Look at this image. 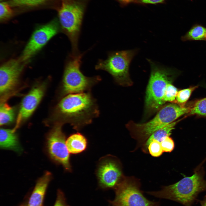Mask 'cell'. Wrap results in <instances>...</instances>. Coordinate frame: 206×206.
<instances>
[{
  "instance_id": "cell-1",
  "label": "cell",
  "mask_w": 206,
  "mask_h": 206,
  "mask_svg": "<svg viewBox=\"0 0 206 206\" xmlns=\"http://www.w3.org/2000/svg\"><path fill=\"white\" fill-rule=\"evenodd\" d=\"M56 112L58 122L70 124L76 130L91 124L100 114L96 100L90 91L66 95L58 104Z\"/></svg>"
},
{
  "instance_id": "cell-2",
  "label": "cell",
  "mask_w": 206,
  "mask_h": 206,
  "mask_svg": "<svg viewBox=\"0 0 206 206\" xmlns=\"http://www.w3.org/2000/svg\"><path fill=\"white\" fill-rule=\"evenodd\" d=\"M202 170L191 176L185 177L177 182L163 186L159 191L147 193L155 197L169 199L185 206H193L201 193L206 191V180Z\"/></svg>"
},
{
  "instance_id": "cell-3",
  "label": "cell",
  "mask_w": 206,
  "mask_h": 206,
  "mask_svg": "<svg viewBox=\"0 0 206 206\" xmlns=\"http://www.w3.org/2000/svg\"><path fill=\"white\" fill-rule=\"evenodd\" d=\"M191 108L174 104H169L162 107L150 121L142 123L130 121L126 125V127L132 137L137 141L138 144L144 145L154 132L189 112Z\"/></svg>"
},
{
  "instance_id": "cell-4",
  "label": "cell",
  "mask_w": 206,
  "mask_h": 206,
  "mask_svg": "<svg viewBox=\"0 0 206 206\" xmlns=\"http://www.w3.org/2000/svg\"><path fill=\"white\" fill-rule=\"evenodd\" d=\"M151 68L145 100L144 114L148 116L160 110L165 103L164 97L167 84L171 83L174 69L147 59Z\"/></svg>"
},
{
  "instance_id": "cell-5",
  "label": "cell",
  "mask_w": 206,
  "mask_h": 206,
  "mask_svg": "<svg viewBox=\"0 0 206 206\" xmlns=\"http://www.w3.org/2000/svg\"><path fill=\"white\" fill-rule=\"evenodd\" d=\"M91 0H60L59 17L71 43L73 54L79 53L78 42L84 17Z\"/></svg>"
},
{
  "instance_id": "cell-6",
  "label": "cell",
  "mask_w": 206,
  "mask_h": 206,
  "mask_svg": "<svg viewBox=\"0 0 206 206\" xmlns=\"http://www.w3.org/2000/svg\"><path fill=\"white\" fill-rule=\"evenodd\" d=\"M84 53H71L66 63L63 76L61 89L63 96L89 91L101 80L99 76L88 77L80 70L82 59Z\"/></svg>"
},
{
  "instance_id": "cell-7",
  "label": "cell",
  "mask_w": 206,
  "mask_h": 206,
  "mask_svg": "<svg viewBox=\"0 0 206 206\" xmlns=\"http://www.w3.org/2000/svg\"><path fill=\"white\" fill-rule=\"evenodd\" d=\"M138 50L136 49L111 52L105 60H100L95 66L109 73L118 84L124 86L132 84L129 73L130 65Z\"/></svg>"
},
{
  "instance_id": "cell-8",
  "label": "cell",
  "mask_w": 206,
  "mask_h": 206,
  "mask_svg": "<svg viewBox=\"0 0 206 206\" xmlns=\"http://www.w3.org/2000/svg\"><path fill=\"white\" fill-rule=\"evenodd\" d=\"M138 181L124 177L115 188V197L111 201L115 206H159V202L150 201L143 195Z\"/></svg>"
},
{
  "instance_id": "cell-9",
  "label": "cell",
  "mask_w": 206,
  "mask_h": 206,
  "mask_svg": "<svg viewBox=\"0 0 206 206\" xmlns=\"http://www.w3.org/2000/svg\"><path fill=\"white\" fill-rule=\"evenodd\" d=\"M63 124L58 122L51 130L47 137V146L51 157L61 165L64 169L72 171L70 162V153L66 145V137L62 130Z\"/></svg>"
},
{
  "instance_id": "cell-10",
  "label": "cell",
  "mask_w": 206,
  "mask_h": 206,
  "mask_svg": "<svg viewBox=\"0 0 206 206\" xmlns=\"http://www.w3.org/2000/svg\"><path fill=\"white\" fill-rule=\"evenodd\" d=\"M96 174L100 185L105 188L115 189L124 177L119 162L110 155L100 159Z\"/></svg>"
},
{
  "instance_id": "cell-11",
  "label": "cell",
  "mask_w": 206,
  "mask_h": 206,
  "mask_svg": "<svg viewBox=\"0 0 206 206\" xmlns=\"http://www.w3.org/2000/svg\"><path fill=\"white\" fill-rule=\"evenodd\" d=\"M59 27L54 21L36 30L24 49L20 58L23 62L29 59L58 32Z\"/></svg>"
},
{
  "instance_id": "cell-12",
  "label": "cell",
  "mask_w": 206,
  "mask_h": 206,
  "mask_svg": "<svg viewBox=\"0 0 206 206\" xmlns=\"http://www.w3.org/2000/svg\"><path fill=\"white\" fill-rule=\"evenodd\" d=\"M20 58L9 60L3 64L0 70V93L3 95L13 90L17 84L23 67Z\"/></svg>"
},
{
  "instance_id": "cell-13",
  "label": "cell",
  "mask_w": 206,
  "mask_h": 206,
  "mask_svg": "<svg viewBox=\"0 0 206 206\" xmlns=\"http://www.w3.org/2000/svg\"><path fill=\"white\" fill-rule=\"evenodd\" d=\"M46 83H43L33 88L24 97L21 102L16 126L15 131L21 123L29 118L40 102L46 87Z\"/></svg>"
},
{
  "instance_id": "cell-14",
  "label": "cell",
  "mask_w": 206,
  "mask_h": 206,
  "mask_svg": "<svg viewBox=\"0 0 206 206\" xmlns=\"http://www.w3.org/2000/svg\"><path fill=\"white\" fill-rule=\"evenodd\" d=\"M51 179V174L46 172L37 181L26 206H42L46 190Z\"/></svg>"
},
{
  "instance_id": "cell-15",
  "label": "cell",
  "mask_w": 206,
  "mask_h": 206,
  "mask_svg": "<svg viewBox=\"0 0 206 206\" xmlns=\"http://www.w3.org/2000/svg\"><path fill=\"white\" fill-rule=\"evenodd\" d=\"M15 132L13 129H1L0 147L2 149L11 150L20 153L22 149Z\"/></svg>"
},
{
  "instance_id": "cell-16",
  "label": "cell",
  "mask_w": 206,
  "mask_h": 206,
  "mask_svg": "<svg viewBox=\"0 0 206 206\" xmlns=\"http://www.w3.org/2000/svg\"><path fill=\"white\" fill-rule=\"evenodd\" d=\"M66 146L70 153H80L86 149L88 141L86 137L79 132L71 135L66 141Z\"/></svg>"
},
{
  "instance_id": "cell-17",
  "label": "cell",
  "mask_w": 206,
  "mask_h": 206,
  "mask_svg": "<svg viewBox=\"0 0 206 206\" xmlns=\"http://www.w3.org/2000/svg\"><path fill=\"white\" fill-rule=\"evenodd\" d=\"M178 121L173 122L166 126L156 131L149 137L144 144L143 146V150L147 152L148 146L150 143L153 140H156L161 142L162 140L167 136H169Z\"/></svg>"
},
{
  "instance_id": "cell-18",
  "label": "cell",
  "mask_w": 206,
  "mask_h": 206,
  "mask_svg": "<svg viewBox=\"0 0 206 206\" xmlns=\"http://www.w3.org/2000/svg\"><path fill=\"white\" fill-rule=\"evenodd\" d=\"M181 39L183 41L206 40V27L199 24L193 26Z\"/></svg>"
},
{
  "instance_id": "cell-19",
  "label": "cell",
  "mask_w": 206,
  "mask_h": 206,
  "mask_svg": "<svg viewBox=\"0 0 206 206\" xmlns=\"http://www.w3.org/2000/svg\"><path fill=\"white\" fill-rule=\"evenodd\" d=\"M13 108L5 103H1L0 107V124L2 126L11 123L15 118Z\"/></svg>"
},
{
  "instance_id": "cell-20",
  "label": "cell",
  "mask_w": 206,
  "mask_h": 206,
  "mask_svg": "<svg viewBox=\"0 0 206 206\" xmlns=\"http://www.w3.org/2000/svg\"><path fill=\"white\" fill-rule=\"evenodd\" d=\"M197 87V86L191 87L182 90L178 92L176 98V103L182 107L184 106L189 99L193 92Z\"/></svg>"
},
{
  "instance_id": "cell-21",
  "label": "cell",
  "mask_w": 206,
  "mask_h": 206,
  "mask_svg": "<svg viewBox=\"0 0 206 206\" xmlns=\"http://www.w3.org/2000/svg\"><path fill=\"white\" fill-rule=\"evenodd\" d=\"M47 0H10L11 6L18 7H33L44 3Z\"/></svg>"
},
{
  "instance_id": "cell-22",
  "label": "cell",
  "mask_w": 206,
  "mask_h": 206,
  "mask_svg": "<svg viewBox=\"0 0 206 206\" xmlns=\"http://www.w3.org/2000/svg\"><path fill=\"white\" fill-rule=\"evenodd\" d=\"M189 113V114L206 116V98L197 101Z\"/></svg>"
},
{
  "instance_id": "cell-23",
  "label": "cell",
  "mask_w": 206,
  "mask_h": 206,
  "mask_svg": "<svg viewBox=\"0 0 206 206\" xmlns=\"http://www.w3.org/2000/svg\"><path fill=\"white\" fill-rule=\"evenodd\" d=\"M177 89L175 86L169 83L166 87L164 97V100L166 102H176V98L178 93Z\"/></svg>"
},
{
  "instance_id": "cell-24",
  "label": "cell",
  "mask_w": 206,
  "mask_h": 206,
  "mask_svg": "<svg viewBox=\"0 0 206 206\" xmlns=\"http://www.w3.org/2000/svg\"><path fill=\"white\" fill-rule=\"evenodd\" d=\"M8 3L3 2L0 4V19L3 21L10 18L13 14V11Z\"/></svg>"
},
{
  "instance_id": "cell-25",
  "label": "cell",
  "mask_w": 206,
  "mask_h": 206,
  "mask_svg": "<svg viewBox=\"0 0 206 206\" xmlns=\"http://www.w3.org/2000/svg\"><path fill=\"white\" fill-rule=\"evenodd\" d=\"M148 149L150 154L155 157L161 156L163 152L160 142L155 140H152L150 143Z\"/></svg>"
},
{
  "instance_id": "cell-26",
  "label": "cell",
  "mask_w": 206,
  "mask_h": 206,
  "mask_svg": "<svg viewBox=\"0 0 206 206\" xmlns=\"http://www.w3.org/2000/svg\"><path fill=\"white\" fill-rule=\"evenodd\" d=\"M160 143L163 152H171L173 150L175 147L174 141L169 136L165 137Z\"/></svg>"
},
{
  "instance_id": "cell-27",
  "label": "cell",
  "mask_w": 206,
  "mask_h": 206,
  "mask_svg": "<svg viewBox=\"0 0 206 206\" xmlns=\"http://www.w3.org/2000/svg\"><path fill=\"white\" fill-rule=\"evenodd\" d=\"M54 206H68L64 193L60 190L58 191L56 200Z\"/></svg>"
},
{
  "instance_id": "cell-28",
  "label": "cell",
  "mask_w": 206,
  "mask_h": 206,
  "mask_svg": "<svg viewBox=\"0 0 206 206\" xmlns=\"http://www.w3.org/2000/svg\"><path fill=\"white\" fill-rule=\"evenodd\" d=\"M165 0H138V2L144 4H155L163 2Z\"/></svg>"
},
{
  "instance_id": "cell-29",
  "label": "cell",
  "mask_w": 206,
  "mask_h": 206,
  "mask_svg": "<svg viewBox=\"0 0 206 206\" xmlns=\"http://www.w3.org/2000/svg\"><path fill=\"white\" fill-rule=\"evenodd\" d=\"M121 5H124L133 2H138V0H116Z\"/></svg>"
},
{
  "instance_id": "cell-30",
  "label": "cell",
  "mask_w": 206,
  "mask_h": 206,
  "mask_svg": "<svg viewBox=\"0 0 206 206\" xmlns=\"http://www.w3.org/2000/svg\"><path fill=\"white\" fill-rule=\"evenodd\" d=\"M199 201L201 206H206V195L204 197L202 200Z\"/></svg>"
},
{
  "instance_id": "cell-31",
  "label": "cell",
  "mask_w": 206,
  "mask_h": 206,
  "mask_svg": "<svg viewBox=\"0 0 206 206\" xmlns=\"http://www.w3.org/2000/svg\"><path fill=\"white\" fill-rule=\"evenodd\" d=\"M22 206H24V205H23Z\"/></svg>"
},
{
  "instance_id": "cell-32",
  "label": "cell",
  "mask_w": 206,
  "mask_h": 206,
  "mask_svg": "<svg viewBox=\"0 0 206 206\" xmlns=\"http://www.w3.org/2000/svg\"><path fill=\"white\" fill-rule=\"evenodd\" d=\"M2 0H0L1 1H2Z\"/></svg>"
},
{
  "instance_id": "cell-33",
  "label": "cell",
  "mask_w": 206,
  "mask_h": 206,
  "mask_svg": "<svg viewBox=\"0 0 206 206\" xmlns=\"http://www.w3.org/2000/svg\"></svg>"
},
{
  "instance_id": "cell-34",
  "label": "cell",
  "mask_w": 206,
  "mask_h": 206,
  "mask_svg": "<svg viewBox=\"0 0 206 206\" xmlns=\"http://www.w3.org/2000/svg\"></svg>"
}]
</instances>
